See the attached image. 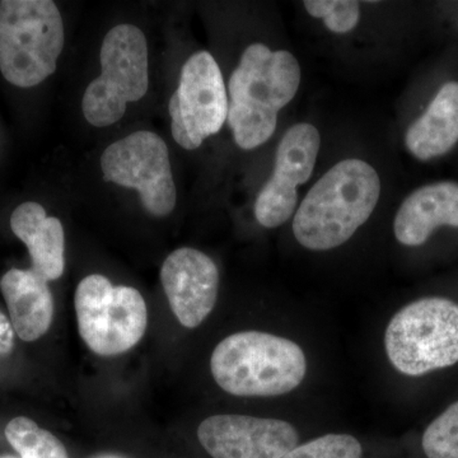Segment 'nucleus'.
Returning <instances> with one entry per match:
<instances>
[{
	"label": "nucleus",
	"mask_w": 458,
	"mask_h": 458,
	"mask_svg": "<svg viewBox=\"0 0 458 458\" xmlns=\"http://www.w3.org/2000/svg\"><path fill=\"white\" fill-rule=\"evenodd\" d=\"M388 360L403 375L419 377L458 363V304L427 297L394 313L385 334Z\"/></svg>",
	"instance_id": "nucleus-5"
},
{
	"label": "nucleus",
	"mask_w": 458,
	"mask_h": 458,
	"mask_svg": "<svg viewBox=\"0 0 458 458\" xmlns=\"http://www.w3.org/2000/svg\"><path fill=\"white\" fill-rule=\"evenodd\" d=\"M13 348V327L3 313H0V355H7Z\"/></svg>",
	"instance_id": "nucleus-21"
},
{
	"label": "nucleus",
	"mask_w": 458,
	"mask_h": 458,
	"mask_svg": "<svg viewBox=\"0 0 458 458\" xmlns=\"http://www.w3.org/2000/svg\"><path fill=\"white\" fill-rule=\"evenodd\" d=\"M421 445L428 458H458V401L428 426Z\"/></svg>",
	"instance_id": "nucleus-18"
},
{
	"label": "nucleus",
	"mask_w": 458,
	"mask_h": 458,
	"mask_svg": "<svg viewBox=\"0 0 458 458\" xmlns=\"http://www.w3.org/2000/svg\"><path fill=\"white\" fill-rule=\"evenodd\" d=\"M101 74L84 92L82 110L90 125L106 128L119 122L131 102L146 96L149 62L146 36L132 25L114 26L102 42Z\"/></svg>",
	"instance_id": "nucleus-6"
},
{
	"label": "nucleus",
	"mask_w": 458,
	"mask_h": 458,
	"mask_svg": "<svg viewBox=\"0 0 458 458\" xmlns=\"http://www.w3.org/2000/svg\"><path fill=\"white\" fill-rule=\"evenodd\" d=\"M14 333L23 342L40 339L49 331L54 301L49 282L32 269H12L0 279Z\"/></svg>",
	"instance_id": "nucleus-14"
},
{
	"label": "nucleus",
	"mask_w": 458,
	"mask_h": 458,
	"mask_svg": "<svg viewBox=\"0 0 458 458\" xmlns=\"http://www.w3.org/2000/svg\"><path fill=\"white\" fill-rule=\"evenodd\" d=\"M363 448L349 434H327L297 445L282 458H361Z\"/></svg>",
	"instance_id": "nucleus-19"
},
{
	"label": "nucleus",
	"mask_w": 458,
	"mask_h": 458,
	"mask_svg": "<svg viewBox=\"0 0 458 458\" xmlns=\"http://www.w3.org/2000/svg\"><path fill=\"white\" fill-rule=\"evenodd\" d=\"M64 26L51 0L0 2V72L13 86H38L56 71Z\"/></svg>",
	"instance_id": "nucleus-4"
},
{
	"label": "nucleus",
	"mask_w": 458,
	"mask_h": 458,
	"mask_svg": "<svg viewBox=\"0 0 458 458\" xmlns=\"http://www.w3.org/2000/svg\"><path fill=\"white\" fill-rule=\"evenodd\" d=\"M458 143V82L443 84L426 113L409 126L405 146L419 161L450 152Z\"/></svg>",
	"instance_id": "nucleus-16"
},
{
	"label": "nucleus",
	"mask_w": 458,
	"mask_h": 458,
	"mask_svg": "<svg viewBox=\"0 0 458 458\" xmlns=\"http://www.w3.org/2000/svg\"><path fill=\"white\" fill-rule=\"evenodd\" d=\"M381 179L363 159H344L312 186L295 212L293 234L304 249L327 251L348 242L375 212Z\"/></svg>",
	"instance_id": "nucleus-1"
},
{
	"label": "nucleus",
	"mask_w": 458,
	"mask_h": 458,
	"mask_svg": "<svg viewBox=\"0 0 458 458\" xmlns=\"http://www.w3.org/2000/svg\"><path fill=\"white\" fill-rule=\"evenodd\" d=\"M161 282L172 312L182 327H200L216 306L219 271L216 262L199 250L182 247L165 259Z\"/></svg>",
	"instance_id": "nucleus-12"
},
{
	"label": "nucleus",
	"mask_w": 458,
	"mask_h": 458,
	"mask_svg": "<svg viewBox=\"0 0 458 458\" xmlns=\"http://www.w3.org/2000/svg\"><path fill=\"white\" fill-rule=\"evenodd\" d=\"M301 65L286 50L252 44L228 83V123L238 147L255 149L273 137L278 114L297 95Z\"/></svg>",
	"instance_id": "nucleus-2"
},
{
	"label": "nucleus",
	"mask_w": 458,
	"mask_h": 458,
	"mask_svg": "<svg viewBox=\"0 0 458 458\" xmlns=\"http://www.w3.org/2000/svg\"><path fill=\"white\" fill-rule=\"evenodd\" d=\"M104 180L140 192L141 204L155 216H168L176 205L167 144L141 131L114 141L101 157Z\"/></svg>",
	"instance_id": "nucleus-8"
},
{
	"label": "nucleus",
	"mask_w": 458,
	"mask_h": 458,
	"mask_svg": "<svg viewBox=\"0 0 458 458\" xmlns=\"http://www.w3.org/2000/svg\"><path fill=\"white\" fill-rule=\"evenodd\" d=\"M310 16L324 21L334 33H348L360 23V5L351 0H307L303 3Z\"/></svg>",
	"instance_id": "nucleus-20"
},
{
	"label": "nucleus",
	"mask_w": 458,
	"mask_h": 458,
	"mask_svg": "<svg viewBox=\"0 0 458 458\" xmlns=\"http://www.w3.org/2000/svg\"><path fill=\"white\" fill-rule=\"evenodd\" d=\"M98 458H119V457H114V456H102V457H98Z\"/></svg>",
	"instance_id": "nucleus-22"
},
{
	"label": "nucleus",
	"mask_w": 458,
	"mask_h": 458,
	"mask_svg": "<svg viewBox=\"0 0 458 458\" xmlns=\"http://www.w3.org/2000/svg\"><path fill=\"white\" fill-rule=\"evenodd\" d=\"M5 437L21 458H69L64 445L31 419H12L5 428Z\"/></svg>",
	"instance_id": "nucleus-17"
},
{
	"label": "nucleus",
	"mask_w": 458,
	"mask_h": 458,
	"mask_svg": "<svg viewBox=\"0 0 458 458\" xmlns=\"http://www.w3.org/2000/svg\"><path fill=\"white\" fill-rule=\"evenodd\" d=\"M442 225L458 228V183H430L412 191L403 201L394 221V233L401 245H424Z\"/></svg>",
	"instance_id": "nucleus-13"
},
{
	"label": "nucleus",
	"mask_w": 458,
	"mask_h": 458,
	"mask_svg": "<svg viewBox=\"0 0 458 458\" xmlns=\"http://www.w3.org/2000/svg\"><path fill=\"white\" fill-rule=\"evenodd\" d=\"M174 140L188 150L221 131L228 117V95L212 54L199 51L181 71L179 89L170 99Z\"/></svg>",
	"instance_id": "nucleus-9"
},
{
	"label": "nucleus",
	"mask_w": 458,
	"mask_h": 458,
	"mask_svg": "<svg viewBox=\"0 0 458 458\" xmlns=\"http://www.w3.org/2000/svg\"><path fill=\"white\" fill-rule=\"evenodd\" d=\"M319 147L321 135L312 123H297L285 132L276 150L273 174L256 199L255 216L262 227H280L293 216L298 186L311 179Z\"/></svg>",
	"instance_id": "nucleus-10"
},
{
	"label": "nucleus",
	"mask_w": 458,
	"mask_h": 458,
	"mask_svg": "<svg viewBox=\"0 0 458 458\" xmlns=\"http://www.w3.org/2000/svg\"><path fill=\"white\" fill-rule=\"evenodd\" d=\"M11 228L29 249L35 273L47 282L62 278L65 267V237L59 219L47 216L42 205L27 201L12 214Z\"/></svg>",
	"instance_id": "nucleus-15"
},
{
	"label": "nucleus",
	"mask_w": 458,
	"mask_h": 458,
	"mask_svg": "<svg viewBox=\"0 0 458 458\" xmlns=\"http://www.w3.org/2000/svg\"><path fill=\"white\" fill-rule=\"evenodd\" d=\"M74 306L81 337L101 357L131 351L146 333L144 298L137 289L114 285L106 276L92 274L81 280Z\"/></svg>",
	"instance_id": "nucleus-7"
},
{
	"label": "nucleus",
	"mask_w": 458,
	"mask_h": 458,
	"mask_svg": "<svg viewBox=\"0 0 458 458\" xmlns=\"http://www.w3.org/2000/svg\"><path fill=\"white\" fill-rule=\"evenodd\" d=\"M210 369L216 385L241 397L280 396L306 377L307 360L297 343L261 331H241L213 351Z\"/></svg>",
	"instance_id": "nucleus-3"
},
{
	"label": "nucleus",
	"mask_w": 458,
	"mask_h": 458,
	"mask_svg": "<svg viewBox=\"0 0 458 458\" xmlns=\"http://www.w3.org/2000/svg\"><path fill=\"white\" fill-rule=\"evenodd\" d=\"M198 438L213 458H282L300 441L288 421L238 414L205 419Z\"/></svg>",
	"instance_id": "nucleus-11"
}]
</instances>
